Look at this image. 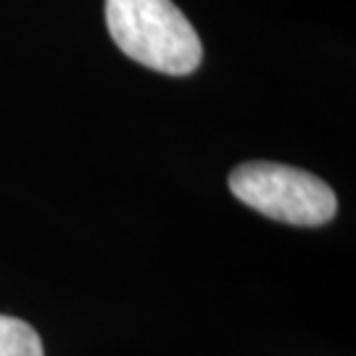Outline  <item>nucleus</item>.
Wrapping results in <instances>:
<instances>
[{"label":"nucleus","mask_w":356,"mask_h":356,"mask_svg":"<svg viewBox=\"0 0 356 356\" xmlns=\"http://www.w3.org/2000/svg\"><path fill=\"white\" fill-rule=\"evenodd\" d=\"M106 24L124 56L161 74H191L204 58L198 32L172 0H106Z\"/></svg>","instance_id":"nucleus-1"},{"label":"nucleus","mask_w":356,"mask_h":356,"mask_svg":"<svg viewBox=\"0 0 356 356\" xmlns=\"http://www.w3.org/2000/svg\"><path fill=\"white\" fill-rule=\"evenodd\" d=\"M229 191L241 204L251 206L275 222L319 227L327 225L338 201L325 179L312 172L272 161H248L229 172Z\"/></svg>","instance_id":"nucleus-2"},{"label":"nucleus","mask_w":356,"mask_h":356,"mask_svg":"<svg viewBox=\"0 0 356 356\" xmlns=\"http://www.w3.org/2000/svg\"><path fill=\"white\" fill-rule=\"evenodd\" d=\"M0 356H45L38 330L22 319L0 314Z\"/></svg>","instance_id":"nucleus-3"}]
</instances>
